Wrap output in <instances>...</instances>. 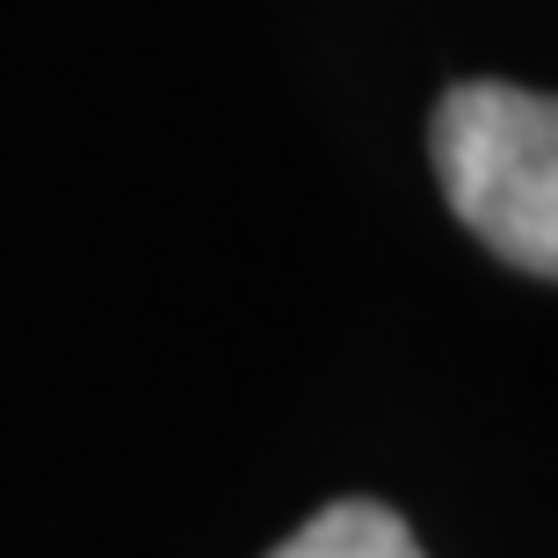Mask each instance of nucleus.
Segmentation results:
<instances>
[{
	"label": "nucleus",
	"instance_id": "obj_1",
	"mask_svg": "<svg viewBox=\"0 0 558 558\" xmlns=\"http://www.w3.org/2000/svg\"><path fill=\"white\" fill-rule=\"evenodd\" d=\"M435 182L478 247L558 283V95L464 81L428 124Z\"/></svg>",
	"mask_w": 558,
	"mask_h": 558
},
{
	"label": "nucleus",
	"instance_id": "obj_2",
	"mask_svg": "<svg viewBox=\"0 0 558 558\" xmlns=\"http://www.w3.org/2000/svg\"><path fill=\"white\" fill-rule=\"evenodd\" d=\"M269 558H428V551L385 500H333L305 530H290Z\"/></svg>",
	"mask_w": 558,
	"mask_h": 558
}]
</instances>
